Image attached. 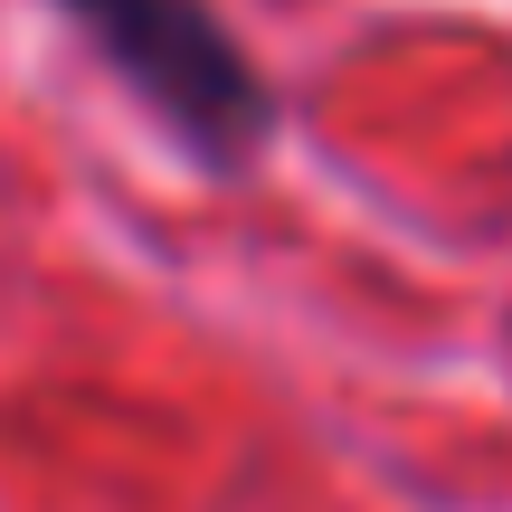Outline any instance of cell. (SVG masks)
<instances>
[{"mask_svg": "<svg viewBox=\"0 0 512 512\" xmlns=\"http://www.w3.org/2000/svg\"><path fill=\"white\" fill-rule=\"evenodd\" d=\"M48 10L200 171L228 181L275 143V76L209 0H48Z\"/></svg>", "mask_w": 512, "mask_h": 512, "instance_id": "cell-1", "label": "cell"}]
</instances>
